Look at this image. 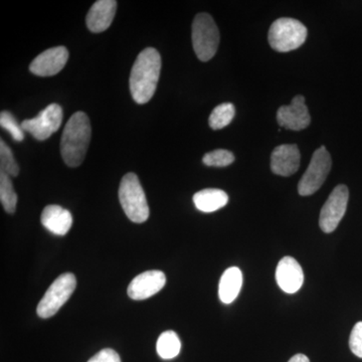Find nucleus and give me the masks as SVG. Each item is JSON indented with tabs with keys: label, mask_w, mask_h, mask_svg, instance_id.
<instances>
[{
	"label": "nucleus",
	"mask_w": 362,
	"mask_h": 362,
	"mask_svg": "<svg viewBox=\"0 0 362 362\" xmlns=\"http://www.w3.org/2000/svg\"><path fill=\"white\" fill-rule=\"evenodd\" d=\"M161 71V57L153 47L138 54L130 75V90L137 104L148 103L157 89Z\"/></svg>",
	"instance_id": "1"
},
{
	"label": "nucleus",
	"mask_w": 362,
	"mask_h": 362,
	"mask_svg": "<svg viewBox=\"0 0 362 362\" xmlns=\"http://www.w3.org/2000/svg\"><path fill=\"white\" fill-rule=\"evenodd\" d=\"M92 136L89 117L84 112H77L71 117L63 131L61 153L70 168H78L84 161Z\"/></svg>",
	"instance_id": "2"
},
{
	"label": "nucleus",
	"mask_w": 362,
	"mask_h": 362,
	"mask_svg": "<svg viewBox=\"0 0 362 362\" xmlns=\"http://www.w3.org/2000/svg\"><path fill=\"white\" fill-rule=\"evenodd\" d=\"M119 201L124 213L133 223H142L148 220V202L135 173H129L123 176L119 187Z\"/></svg>",
	"instance_id": "3"
},
{
	"label": "nucleus",
	"mask_w": 362,
	"mask_h": 362,
	"mask_svg": "<svg viewBox=\"0 0 362 362\" xmlns=\"http://www.w3.org/2000/svg\"><path fill=\"white\" fill-rule=\"evenodd\" d=\"M307 35L308 30L301 21L289 18H279L269 30V44L279 52H291L304 44Z\"/></svg>",
	"instance_id": "4"
},
{
	"label": "nucleus",
	"mask_w": 362,
	"mask_h": 362,
	"mask_svg": "<svg viewBox=\"0 0 362 362\" xmlns=\"http://www.w3.org/2000/svg\"><path fill=\"white\" fill-rule=\"evenodd\" d=\"M192 45L197 58L209 62L214 58L220 45V32L214 18L207 13H199L192 23Z\"/></svg>",
	"instance_id": "5"
},
{
	"label": "nucleus",
	"mask_w": 362,
	"mask_h": 362,
	"mask_svg": "<svg viewBox=\"0 0 362 362\" xmlns=\"http://www.w3.org/2000/svg\"><path fill=\"white\" fill-rule=\"evenodd\" d=\"M77 287V279L71 273L63 274L54 280L37 305V315L42 319L54 316L70 299Z\"/></svg>",
	"instance_id": "6"
},
{
	"label": "nucleus",
	"mask_w": 362,
	"mask_h": 362,
	"mask_svg": "<svg viewBox=\"0 0 362 362\" xmlns=\"http://www.w3.org/2000/svg\"><path fill=\"white\" fill-rule=\"evenodd\" d=\"M331 166L332 160L329 152L325 147L321 146L314 152L310 164L298 185L299 194L308 197L320 189L329 175Z\"/></svg>",
	"instance_id": "7"
},
{
	"label": "nucleus",
	"mask_w": 362,
	"mask_h": 362,
	"mask_svg": "<svg viewBox=\"0 0 362 362\" xmlns=\"http://www.w3.org/2000/svg\"><path fill=\"white\" fill-rule=\"evenodd\" d=\"M63 122V109L58 104H51L40 112L39 115L28 119L21 124L23 131L30 133L35 139L44 141L61 127Z\"/></svg>",
	"instance_id": "8"
},
{
	"label": "nucleus",
	"mask_w": 362,
	"mask_h": 362,
	"mask_svg": "<svg viewBox=\"0 0 362 362\" xmlns=\"http://www.w3.org/2000/svg\"><path fill=\"white\" fill-rule=\"evenodd\" d=\"M349 190L344 185H337L321 209L319 226L324 233H330L337 230L343 216L346 213Z\"/></svg>",
	"instance_id": "9"
},
{
	"label": "nucleus",
	"mask_w": 362,
	"mask_h": 362,
	"mask_svg": "<svg viewBox=\"0 0 362 362\" xmlns=\"http://www.w3.org/2000/svg\"><path fill=\"white\" fill-rule=\"evenodd\" d=\"M277 121L281 127L285 129L300 131L308 127L311 123V116L308 107L305 104L302 95L293 98L289 106H282L277 112Z\"/></svg>",
	"instance_id": "10"
},
{
	"label": "nucleus",
	"mask_w": 362,
	"mask_h": 362,
	"mask_svg": "<svg viewBox=\"0 0 362 362\" xmlns=\"http://www.w3.org/2000/svg\"><path fill=\"white\" fill-rule=\"evenodd\" d=\"M69 51L66 47H56L42 52L30 66V71L39 77H51L63 70L69 59Z\"/></svg>",
	"instance_id": "11"
},
{
	"label": "nucleus",
	"mask_w": 362,
	"mask_h": 362,
	"mask_svg": "<svg viewBox=\"0 0 362 362\" xmlns=\"http://www.w3.org/2000/svg\"><path fill=\"white\" fill-rule=\"evenodd\" d=\"M165 284L166 277L163 272L146 271L131 281L127 289L128 296L136 301L148 299L160 291Z\"/></svg>",
	"instance_id": "12"
},
{
	"label": "nucleus",
	"mask_w": 362,
	"mask_h": 362,
	"mask_svg": "<svg viewBox=\"0 0 362 362\" xmlns=\"http://www.w3.org/2000/svg\"><path fill=\"white\" fill-rule=\"evenodd\" d=\"M276 281L281 289L287 294H294L301 289L304 273L301 266L292 257H284L276 269Z\"/></svg>",
	"instance_id": "13"
},
{
	"label": "nucleus",
	"mask_w": 362,
	"mask_h": 362,
	"mask_svg": "<svg viewBox=\"0 0 362 362\" xmlns=\"http://www.w3.org/2000/svg\"><path fill=\"white\" fill-rule=\"evenodd\" d=\"M301 154L296 144H283L276 147L271 156V169L275 175L291 176L300 168Z\"/></svg>",
	"instance_id": "14"
},
{
	"label": "nucleus",
	"mask_w": 362,
	"mask_h": 362,
	"mask_svg": "<svg viewBox=\"0 0 362 362\" xmlns=\"http://www.w3.org/2000/svg\"><path fill=\"white\" fill-rule=\"evenodd\" d=\"M116 9L115 0H99L95 2L86 18L88 28L92 33L105 32L115 18Z\"/></svg>",
	"instance_id": "15"
},
{
	"label": "nucleus",
	"mask_w": 362,
	"mask_h": 362,
	"mask_svg": "<svg viewBox=\"0 0 362 362\" xmlns=\"http://www.w3.org/2000/svg\"><path fill=\"white\" fill-rule=\"evenodd\" d=\"M40 221L47 230L57 235H66L73 225L70 211L57 204L45 206Z\"/></svg>",
	"instance_id": "16"
},
{
	"label": "nucleus",
	"mask_w": 362,
	"mask_h": 362,
	"mask_svg": "<svg viewBox=\"0 0 362 362\" xmlns=\"http://www.w3.org/2000/svg\"><path fill=\"white\" fill-rule=\"evenodd\" d=\"M243 286V274L237 267H232L221 276L218 286V297L225 304H230L237 299Z\"/></svg>",
	"instance_id": "17"
},
{
	"label": "nucleus",
	"mask_w": 362,
	"mask_h": 362,
	"mask_svg": "<svg viewBox=\"0 0 362 362\" xmlns=\"http://www.w3.org/2000/svg\"><path fill=\"white\" fill-rule=\"evenodd\" d=\"M194 206L202 213H214L226 206L228 195L218 188H206L194 195Z\"/></svg>",
	"instance_id": "18"
},
{
	"label": "nucleus",
	"mask_w": 362,
	"mask_h": 362,
	"mask_svg": "<svg viewBox=\"0 0 362 362\" xmlns=\"http://www.w3.org/2000/svg\"><path fill=\"white\" fill-rule=\"evenodd\" d=\"M181 341L175 331H165L159 337L156 343V350L162 359H173L180 354Z\"/></svg>",
	"instance_id": "19"
},
{
	"label": "nucleus",
	"mask_w": 362,
	"mask_h": 362,
	"mask_svg": "<svg viewBox=\"0 0 362 362\" xmlns=\"http://www.w3.org/2000/svg\"><path fill=\"white\" fill-rule=\"evenodd\" d=\"M0 202L6 213H16L18 195L14 192L11 176L0 173Z\"/></svg>",
	"instance_id": "20"
},
{
	"label": "nucleus",
	"mask_w": 362,
	"mask_h": 362,
	"mask_svg": "<svg viewBox=\"0 0 362 362\" xmlns=\"http://www.w3.org/2000/svg\"><path fill=\"white\" fill-rule=\"evenodd\" d=\"M235 115V108L232 103L218 105L209 116V124L211 129L220 130L232 122Z\"/></svg>",
	"instance_id": "21"
},
{
	"label": "nucleus",
	"mask_w": 362,
	"mask_h": 362,
	"mask_svg": "<svg viewBox=\"0 0 362 362\" xmlns=\"http://www.w3.org/2000/svg\"><path fill=\"white\" fill-rule=\"evenodd\" d=\"M0 173L14 177L20 173V168L14 159L13 151L4 140H0Z\"/></svg>",
	"instance_id": "22"
},
{
	"label": "nucleus",
	"mask_w": 362,
	"mask_h": 362,
	"mask_svg": "<svg viewBox=\"0 0 362 362\" xmlns=\"http://www.w3.org/2000/svg\"><path fill=\"white\" fill-rule=\"evenodd\" d=\"M233 161H235V156L226 149L214 150L206 153L202 158V162L206 166H213V168H226L230 165Z\"/></svg>",
	"instance_id": "23"
},
{
	"label": "nucleus",
	"mask_w": 362,
	"mask_h": 362,
	"mask_svg": "<svg viewBox=\"0 0 362 362\" xmlns=\"http://www.w3.org/2000/svg\"><path fill=\"white\" fill-rule=\"evenodd\" d=\"M0 126L4 129L8 131L14 141L21 142L25 139V131L16 120L13 114L9 113V112L2 111L0 114Z\"/></svg>",
	"instance_id": "24"
},
{
	"label": "nucleus",
	"mask_w": 362,
	"mask_h": 362,
	"mask_svg": "<svg viewBox=\"0 0 362 362\" xmlns=\"http://www.w3.org/2000/svg\"><path fill=\"white\" fill-rule=\"evenodd\" d=\"M349 347L354 356L362 358V322L354 325L350 334Z\"/></svg>",
	"instance_id": "25"
},
{
	"label": "nucleus",
	"mask_w": 362,
	"mask_h": 362,
	"mask_svg": "<svg viewBox=\"0 0 362 362\" xmlns=\"http://www.w3.org/2000/svg\"><path fill=\"white\" fill-rule=\"evenodd\" d=\"M88 362H121V359L115 350L106 349L98 352Z\"/></svg>",
	"instance_id": "26"
},
{
	"label": "nucleus",
	"mask_w": 362,
	"mask_h": 362,
	"mask_svg": "<svg viewBox=\"0 0 362 362\" xmlns=\"http://www.w3.org/2000/svg\"><path fill=\"white\" fill-rule=\"evenodd\" d=\"M289 362H310L308 357L304 356V354H296L290 359Z\"/></svg>",
	"instance_id": "27"
}]
</instances>
